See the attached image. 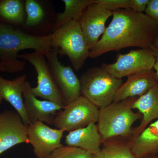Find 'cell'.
<instances>
[{"mask_svg":"<svg viewBox=\"0 0 158 158\" xmlns=\"http://www.w3.org/2000/svg\"><path fill=\"white\" fill-rule=\"evenodd\" d=\"M113 19L101 38L90 51L97 58L109 52L128 48H150L158 35V25L144 13L131 9L113 11Z\"/></svg>","mask_w":158,"mask_h":158,"instance_id":"obj_1","label":"cell"},{"mask_svg":"<svg viewBox=\"0 0 158 158\" xmlns=\"http://www.w3.org/2000/svg\"><path fill=\"white\" fill-rule=\"evenodd\" d=\"M51 34L30 35L11 25L0 21V64L9 73L24 69L26 62L18 59V53L31 49L46 56L52 49Z\"/></svg>","mask_w":158,"mask_h":158,"instance_id":"obj_2","label":"cell"},{"mask_svg":"<svg viewBox=\"0 0 158 158\" xmlns=\"http://www.w3.org/2000/svg\"><path fill=\"white\" fill-rule=\"evenodd\" d=\"M137 98H130L121 101L113 102L99 109L97 127L103 142L118 137H131L132 126L141 117L140 113H135L132 108Z\"/></svg>","mask_w":158,"mask_h":158,"instance_id":"obj_3","label":"cell"},{"mask_svg":"<svg viewBox=\"0 0 158 158\" xmlns=\"http://www.w3.org/2000/svg\"><path fill=\"white\" fill-rule=\"evenodd\" d=\"M81 95L99 109L113 102L122 85V79L112 75L102 67H94L84 73L80 79Z\"/></svg>","mask_w":158,"mask_h":158,"instance_id":"obj_4","label":"cell"},{"mask_svg":"<svg viewBox=\"0 0 158 158\" xmlns=\"http://www.w3.org/2000/svg\"><path fill=\"white\" fill-rule=\"evenodd\" d=\"M52 48H57L60 56H66L74 69L78 71L89 57L90 50L78 22L71 20L51 34Z\"/></svg>","mask_w":158,"mask_h":158,"instance_id":"obj_5","label":"cell"},{"mask_svg":"<svg viewBox=\"0 0 158 158\" xmlns=\"http://www.w3.org/2000/svg\"><path fill=\"white\" fill-rule=\"evenodd\" d=\"M98 115V108L81 95L57 113L53 125L69 132L96 123Z\"/></svg>","mask_w":158,"mask_h":158,"instance_id":"obj_6","label":"cell"},{"mask_svg":"<svg viewBox=\"0 0 158 158\" xmlns=\"http://www.w3.org/2000/svg\"><path fill=\"white\" fill-rule=\"evenodd\" d=\"M18 57L30 62L36 71L37 85L35 88H31L34 96L52 102L64 108L65 105L54 82L44 54L35 51L19 55Z\"/></svg>","mask_w":158,"mask_h":158,"instance_id":"obj_7","label":"cell"},{"mask_svg":"<svg viewBox=\"0 0 158 158\" xmlns=\"http://www.w3.org/2000/svg\"><path fill=\"white\" fill-rule=\"evenodd\" d=\"M58 55V49L52 48L45 58L66 106L81 96V81L70 66H65L59 62Z\"/></svg>","mask_w":158,"mask_h":158,"instance_id":"obj_8","label":"cell"},{"mask_svg":"<svg viewBox=\"0 0 158 158\" xmlns=\"http://www.w3.org/2000/svg\"><path fill=\"white\" fill-rule=\"evenodd\" d=\"M155 61V56L151 48H141L127 54H118L114 63L103 64L101 67L114 77L122 79L140 72L153 69Z\"/></svg>","mask_w":158,"mask_h":158,"instance_id":"obj_9","label":"cell"},{"mask_svg":"<svg viewBox=\"0 0 158 158\" xmlns=\"http://www.w3.org/2000/svg\"><path fill=\"white\" fill-rule=\"evenodd\" d=\"M64 132L37 121L28 126V144H32L36 158H46L54 150L63 146L61 141Z\"/></svg>","mask_w":158,"mask_h":158,"instance_id":"obj_10","label":"cell"},{"mask_svg":"<svg viewBox=\"0 0 158 158\" xmlns=\"http://www.w3.org/2000/svg\"><path fill=\"white\" fill-rule=\"evenodd\" d=\"M112 15V11L97 4L95 0V2L88 6L80 18L78 22L90 50L104 33L106 23Z\"/></svg>","mask_w":158,"mask_h":158,"instance_id":"obj_11","label":"cell"},{"mask_svg":"<svg viewBox=\"0 0 158 158\" xmlns=\"http://www.w3.org/2000/svg\"><path fill=\"white\" fill-rule=\"evenodd\" d=\"M27 127L16 111L0 113V155L18 144H28Z\"/></svg>","mask_w":158,"mask_h":158,"instance_id":"obj_12","label":"cell"},{"mask_svg":"<svg viewBox=\"0 0 158 158\" xmlns=\"http://www.w3.org/2000/svg\"><path fill=\"white\" fill-rule=\"evenodd\" d=\"M31 83L26 81L23 89L24 106L31 124L37 121L52 124L57 113L64 109L48 101L40 100L31 91Z\"/></svg>","mask_w":158,"mask_h":158,"instance_id":"obj_13","label":"cell"},{"mask_svg":"<svg viewBox=\"0 0 158 158\" xmlns=\"http://www.w3.org/2000/svg\"><path fill=\"white\" fill-rule=\"evenodd\" d=\"M127 77L117 90L113 102L142 96L158 83V77L153 69L140 72Z\"/></svg>","mask_w":158,"mask_h":158,"instance_id":"obj_14","label":"cell"},{"mask_svg":"<svg viewBox=\"0 0 158 158\" xmlns=\"http://www.w3.org/2000/svg\"><path fill=\"white\" fill-rule=\"evenodd\" d=\"M102 142L97 125L94 123L69 132L65 136V141L67 146L81 148L92 155L100 152L101 144Z\"/></svg>","mask_w":158,"mask_h":158,"instance_id":"obj_15","label":"cell"},{"mask_svg":"<svg viewBox=\"0 0 158 158\" xmlns=\"http://www.w3.org/2000/svg\"><path fill=\"white\" fill-rule=\"evenodd\" d=\"M26 75L10 81L0 76V97L9 102L19 114L24 124L31 125L24 106L23 89L26 82Z\"/></svg>","mask_w":158,"mask_h":158,"instance_id":"obj_16","label":"cell"},{"mask_svg":"<svg viewBox=\"0 0 158 158\" xmlns=\"http://www.w3.org/2000/svg\"><path fill=\"white\" fill-rule=\"evenodd\" d=\"M132 108L138 110L143 116L140 124L133 130L131 137H133L139 135L153 120L158 119V83L142 96L137 98Z\"/></svg>","mask_w":158,"mask_h":158,"instance_id":"obj_17","label":"cell"},{"mask_svg":"<svg viewBox=\"0 0 158 158\" xmlns=\"http://www.w3.org/2000/svg\"><path fill=\"white\" fill-rule=\"evenodd\" d=\"M136 158H144L158 151V119L150 123L139 135L129 138Z\"/></svg>","mask_w":158,"mask_h":158,"instance_id":"obj_18","label":"cell"},{"mask_svg":"<svg viewBox=\"0 0 158 158\" xmlns=\"http://www.w3.org/2000/svg\"><path fill=\"white\" fill-rule=\"evenodd\" d=\"M62 2L65 4V10L57 15L53 32L70 21H78L87 7L95 2V0H63Z\"/></svg>","mask_w":158,"mask_h":158,"instance_id":"obj_19","label":"cell"},{"mask_svg":"<svg viewBox=\"0 0 158 158\" xmlns=\"http://www.w3.org/2000/svg\"><path fill=\"white\" fill-rule=\"evenodd\" d=\"M25 10L22 1H0V21L12 26L23 24L26 20Z\"/></svg>","mask_w":158,"mask_h":158,"instance_id":"obj_20","label":"cell"},{"mask_svg":"<svg viewBox=\"0 0 158 158\" xmlns=\"http://www.w3.org/2000/svg\"><path fill=\"white\" fill-rule=\"evenodd\" d=\"M109 140L104 141L103 148L98 154L92 155V158H136L129 141Z\"/></svg>","mask_w":158,"mask_h":158,"instance_id":"obj_21","label":"cell"},{"mask_svg":"<svg viewBox=\"0 0 158 158\" xmlns=\"http://www.w3.org/2000/svg\"><path fill=\"white\" fill-rule=\"evenodd\" d=\"M25 9L27 14L25 24L27 27L37 26L44 17L43 9L39 3L34 0H26Z\"/></svg>","mask_w":158,"mask_h":158,"instance_id":"obj_22","label":"cell"},{"mask_svg":"<svg viewBox=\"0 0 158 158\" xmlns=\"http://www.w3.org/2000/svg\"><path fill=\"white\" fill-rule=\"evenodd\" d=\"M46 158H92V155L81 148L66 145L55 150Z\"/></svg>","mask_w":158,"mask_h":158,"instance_id":"obj_23","label":"cell"},{"mask_svg":"<svg viewBox=\"0 0 158 158\" xmlns=\"http://www.w3.org/2000/svg\"><path fill=\"white\" fill-rule=\"evenodd\" d=\"M131 0H95V2L104 9L112 11L120 9H130Z\"/></svg>","mask_w":158,"mask_h":158,"instance_id":"obj_24","label":"cell"},{"mask_svg":"<svg viewBox=\"0 0 158 158\" xmlns=\"http://www.w3.org/2000/svg\"><path fill=\"white\" fill-rule=\"evenodd\" d=\"M144 13L158 25V0H149Z\"/></svg>","mask_w":158,"mask_h":158,"instance_id":"obj_25","label":"cell"},{"mask_svg":"<svg viewBox=\"0 0 158 158\" xmlns=\"http://www.w3.org/2000/svg\"><path fill=\"white\" fill-rule=\"evenodd\" d=\"M149 0H131L130 9L138 13H144Z\"/></svg>","mask_w":158,"mask_h":158,"instance_id":"obj_26","label":"cell"},{"mask_svg":"<svg viewBox=\"0 0 158 158\" xmlns=\"http://www.w3.org/2000/svg\"><path fill=\"white\" fill-rule=\"evenodd\" d=\"M150 48L153 51L156 57L155 63L154 65L153 69L156 72L158 77V48L152 45V46Z\"/></svg>","mask_w":158,"mask_h":158,"instance_id":"obj_27","label":"cell"},{"mask_svg":"<svg viewBox=\"0 0 158 158\" xmlns=\"http://www.w3.org/2000/svg\"><path fill=\"white\" fill-rule=\"evenodd\" d=\"M153 46H154L158 48V35L156 39V40L155 41L154 43Z\"/></svg>","mask_w":158,"mask_h":158,"instance_id":"obj_28","label":"cell"},{"mask_svg":"<svg viewBox=\"0 0 158 158\" xmlns=\"http://www.w3.org/2000/svg\"><path fill=\"white\" fill-rule=\"evenodd\" d=\"M0 71L2 72H6V69H5V68L0 64Z\"/></svg>","mask_w":158,"mask_h":158,"instance_id":"obj_29","label":"cell"},{"mask_svg":"<svg viewBox=\"0 0 158 158\" xmlns=\"http://www.w3.org/2000/svg\"><path fill=\"white\" fill-rule=\"evenodd\" d=\"M3 100L1 98V97H0V104H1V103H2V102Z\"/></svg>","mask_w":158,"mask_h":158,"instance_id":"obj_30","label":"cell"}]
</instances>
